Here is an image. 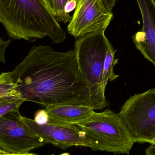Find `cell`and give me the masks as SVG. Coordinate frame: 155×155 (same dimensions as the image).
<instances>
[{
	"label": "cell",
	"instance_id": "3",
	"mask_svg": "<svg viewBox=\"0 0 155 155\" xmlns=\"http://www.w3.org/2000/svg\"><path fill=\"white\" fill-rule=\"evenodd\" d=\"M105 31H95L78 38L74 47L80 72L89 91L90 107L93 110L103 109L107 104L102 79L109 42Z\"/></svg>",
	"mask_w": 155,
	"mask_h": 155
},
{
	"label": "cell",
	"instance_id": "13",
	"mask_svg": "<svg viewBox=\"0 0 155 155\" xmlns=\"http://www.w3.org/2000/svg\"><path fill=\"white\" fill-rule=\"evenodd\" d=\"M15 86L10 72H2L0 75V101L22 99L19 93L15 90Z\"/></svg>",
	"mask_w": 155,
	"mask_h": 155
},
{
	"label": "cell",
	"instance_id": "4",
	"mask_svg": "<svg viewBox=\"0 0 155 155\" xmlns=\"http://www.w3.org/2000/svg\"><path fill=\"white\" fill-rule=\"evenodd\" d=\"M77 125L86 132L94 151L128 154L136 143L119 113L110 109L94 111Z\"/></svg>",
	"mask_w": 155,
	"mask_h": 155
},
{
	"label": "cell",
	"instance_id": "2",
	"mask_svg": "<svg viewBox=\"0 0 155 155\" xmlns=\"http://www.w3.org/2000/svg\"><path fill=\"white\" fill-rule=\"evenodd\" d=\"M0 22L12 38L33 41L66 39L65 31L41 0H0Z\"/></svg>",
	"mask_w": 155,
	"mask_h": 155
},
{
	"label": "cell",
	"instance_id": "11",
	"mask_svg": "<svg viewBox=\"0 0 155 155\" xmlns=\"http://www.w3.org/2000/svg\"><path fill=\"white\" fill-rule=\"evenodd\" d=\"M58 22H70V13L75 10L79 0H41Z\"/></svg>",
	"mask_w": 155,
	"mask_h": 155
},
{
	"label": "cell",
	"instance_id": "1",
	"mask_svg": "<svg viewBox=\"0 0 155 155\" xmlns=\"http://www.w3.org/2000/svg\"><path fill=\"white\" fill-rule=\"evenodd\" d=\"M10 74L21 98L45 108L60 105L90 106L87 85L80 72L75 50L58 52L34 46Z\"/></svg>",
	"mask_w": 155,
	"mask_h": 155
},
{
	"label": "cell",
	"instance_id": "18",
	"mask_svg": "<svg viewBox=\"0 0 155 155\" xmlns=\"http://www.w3.org/2000/svg\"><path fill=\"white\" fill-rule=\"evenodd\" d=\"M145 153L147 155H155V145L151 144L145 150Z\"/></svg>",
	"mask_w": 155,
	"mask_h": 155
},
{
	"label": "cell",
	"instance_id": "6",
	"mask_svg": "<svg viewBox=\"0 0 155 155\" xmlns=\"http://www.w3.org/2000/svg\"><path fill=\"white\" fill-rule=\"evenodd\" d=\"M0 117V155H36L33 150L47 144L24 122L20 113Z\"/></svg>",
	"mask_w": 155,
	"mask_h": 155
},
{
	"label": "cell",
	"instance_id": "17",
	"mask_svg": "<svg viewBox=\"0 0 155 155\" xmlns=\"http://www.w3.org/2000/svg\"><path fill=\"white\" fill-rule=\"evenodd\" d=\"M117 1L118 0H105L106 7L110 11H112Z\"/></svg>",
	"mask_w": 155,
	"mask_h": 155
},
{
	"label": "cell",
	"instance_id": "15",
	"mask_svg": "<svg viewBox=\"0 0 155 155\" xmlns=\"http://www.w3.org/2000/svg\"><path fill=\"white\" fill-rule=\"evenodd\" d=\"M34 120L37 123L41 125L47 124L48 122L49 116L46 110H40L36 112Z\"/></svg>",
	"mask_w": 155,
	"mask_h": 155
},
{
	"label": "cell",
	"instance_id": "12",
	"mask_svg": "<svg viewBox=\"0 0 155 155\" xmlns=\"http://www.w3.org/2000/svg\"><path fill=\"white\" fill-rule=\"evenodd\" d=\"M116 51L117 50L114 49L112 45L109 41L104 60L102 78L103 87L105 89L109 81H112L119 77V75L115 74L114 71V67L118 62V59L115 58Z\"/></svg>",
	"mask_w": 155,
	"mask_h": 155
},
{
	"label": "cell",
	"instance_id": "10",
	"mask_svg": "<svg viewBox=\"0 0 155 155\" xmlns=\"http://www.w3.org/2000/svg\"><path fill=\"white\" fill-rule=\"evenodd\" d=\"M48 123L57 125H77L88 118L94 110L86 105L65 104L45 108Z\"/></svg>",
	"mask_w": 155,
	"mask_h": 155
},
{
	"label": "cell",
	"instance_id": "16",
	"mask_svg": "<svg viewBox=\"0 0 155 155\" xmlns=\"http://www.w3.org/2000/svg\"><path fill=\"white\" fill-rule=\"evenodd\" d=\"M11 39L8 41L3 40L2 38L0 40V61L2 63H5V52L7 48L11 43Z\"/></svg>",
	"mask_w": 155,
	"mask_h": 155
},
{
	"label": "cell",
	"instance_id": "5",
	"mask_svg": "<svg viewBox=\"0 0 155 155\" xmlns=\"http://www.w3.org/2000/svg\"><path fill=\"white\" fill-rule=\"evenodd\" d=\"M119 113L135 142L155 145V88L130 97Z\"/></svg>",
	"mask_w": 155,
	"mask_h": 155
},
{
	"label": "cell",
	"instance_id": "7",
	"mask_svg": "<svg viewBox=\"0 0 155 155\" xmlns=\"http://www.w3.org/2000/svg\"><path fill=\"white\" fill-rule=\"evenodd\" d=\"M112 18L105 0H79L67 31L78 38L88 33L106 30Z\"/></svg>",
	"mask_w": 155,
	"mask_h": 155
},
{
	"label": "cell",
	"instance_id": "8",
	"mask_svg": "<svg viewBox=\"0 0 155 155\" xmlns=\"http://www.w3.org/2000/svg\"><path fill=\"white\" fill-rule=\"evenodd\" d=\"M22 120L47 144H51L63 150L73 146L91 147L86 132L77 125L38 124L34 120L21 116Z\"/></svg>",
	"mask_w": 155,
	"mask_h": 155
},
{
	"label": "cell",
	"instance_id": "14",
	"mask_svg": "<svg viewBox=\"0 0 155 155\" xmlns=\"http://www.w3.org/2000/svg\"><path fill=\"white\" fill-rule=\"evenodd\" d=\"M26 101L23 99H11L0 101V117L11 113H19L20 107Z\"/></svg>",
	"mask_w": 155,
	"mask_h": 155
},
{
	"label": "cell",
	"instance_id": "9",
	"mask_svg": "<svg viewBox=\"0 0 155 155\" xmlns=\"http://www.w3.org/2000/svg\"><path fill=\"white\" fill-rule=\"evenodd\" d=\"M142 17V29L132 37L136 48L155 66V1L136 0Z\"/></svg>",
	"mask_w": 155,
	"mask_h": 155
}]
</instances>
